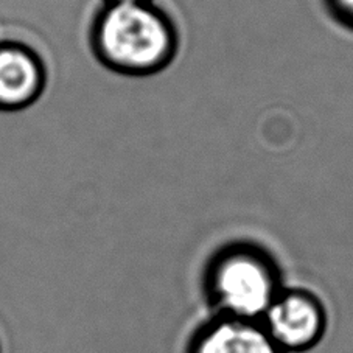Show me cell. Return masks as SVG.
Segmentation results:
<instances>
[{"label":"cell","instance_id":"obj_1","mask_svg":"<svg viewBox=\"0 0 353 353\" xmlns=\"http://www.w3.org/2000/svg\"><path fill=\"white\" fill-rule=\"evenodd\" d=\"M90 44L111 72L148 80L174 63L181 36L173 17L154 2H103L90 27Z\"/></svg>","mask_w":353,"mask_h":353},{"label":"cell","instance_id":"obj_2","mask_svg":"<svg viewBox=\"0 0 353 353\" xmlns=\"http://www.w3.org/2000/svg\"><path fill=\"white\" fill-rule=\"evenodd\" d=\"M285 287L276 259L254 243L218 249L203 274L205 301L216 316L261 321Z\"/></svg>","mask_w":353,"mask_h":353},{"label":"cell","instance_id":"obj_3","mask_svg":"<svg viewBox=\"0 0 353 353\" xmlns=\"http://www.w3.org/2000/svg\"><path fill=\"white\" fill-rule=\"evenodd\" d=\"M260 322L285 353H301L321 343L328 318L324 303L312 291L283 288Z\"/></svg>","mask_w":353,"mask_h":353},{"label":"cell","instance_id":"obj_4","mask_svg":"<svg viewBox=\"0 0 353 353\" xmlns=\"http://www.w3.org/2000/svg\"><path fill=\"white\" fill-rule=\"evenodd\" d=\"M46 65L33 47L0 39V111H19L39 99L46 88Z\"/></svg>","mask_w":353,"mask_h":353},{"label":"cell","instance_id":"obj_5","mask_svg":"<svg viewBox=\"0 0 353 353\" xmlns=\"http://www.w3.org/2000/svg\"><path fill=\"white\" fill-rule=\"evenodd\" d=\"M185 353H285L260 321L214 314L194 328Z\"/></svg>","mask_w":353,"mask_h":353},{"label":"cell","instance_id":"obj_6","mask_svg":"<svg viewBox=\"0 0 353 353\" xmlns=\"http://www.w3.org/2000/svg\"><path fill=\"white\" fill-rule=\"evenodd\" d=\"M324 7L339 27L353 33V0H324Z\"/></svg>","mask_w":353,"mask_h":353},{"label":"cell","instance_id":"obj_7","mask_svg":"<svg viewBox=\"0 0 353 353\" xmlns=\"http://www.w3.org/2000/svg\"><path fill=\"white\" fill-rule=\"evenodd\" d=\"M105 3H143L153 2V0H103Z\"/></svg>","mask_w":353,"mask_h":353}]
</instances>
